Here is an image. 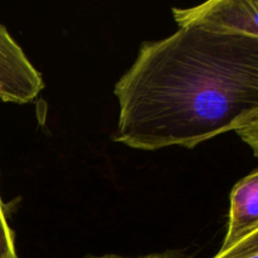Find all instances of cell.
<instances>
[{"mask_svg":"<svg viewBox=\"0 0 258 258\" xmlns=\"http://www.w3.org/2000/svg\"><path fill=\"white\" fill-rule=\"evenodd\" d=\"M44 87L42 75L0 23V100L32 102Z\"/></svg>","mask_w":258,"mask_h":258,"instance_id":"cell-3","label":"cell"},{"mask_svg":"<svg viewBox=\"0 0 258 258\" xmlns=\"http://www.w3.org/2000/svg\"><path fill=\"white\" fill-rule=\"evenodd\" d=\"M254 253H258V229L249 233L248 236L242 238L229 248L219 251L217 254L223 257H242Z\"/></svg>","mask_w":258,"mask_h":258,"instance_id":"cell-6","label":"cell"},{"mask_svg":"<svg viewBox=\"0 0 258 258\" xmlns=\"http://www.w3.org/2000/svg\"><path fill=\"white\" fill-rule=\"evenodd\" d=\"M115 140L140 150L194 148L258 118V38L203 25L145 43L115 86Z\"/></svg>","mask_w":258,"mask_h":258,"instance_id":"cell-1","label":"cell"},{"mask_svg":"<svg viewBox=\"0 0 258 258\" xmlns=\"http://www.w3.org/2000/svg\"><path fill=\"white\" fill-rule=\"evenodd\" d=\"M0 258H19L15 248L14 234L8 223L2 197H0Z\"/></svg>","mask_w":258,"mask_h":258,"instance_id":"cell-5","label":"cell"},{"mask_svg":"<svg viewBox=\"0 0 258 258\" xmlns=\"http://www.w3.org/2000/svg\"><path fill=\"white\" fill-rule=\"evenodd\" d=\"M258 229V169L233 186L227 233L219 251L229 248Z\"/></svg>","mask_w":258,"mask_h":258,"instance_id":"cell-4","label":"cell"},{"mask_svg":"<svg viewBox=\"0 0 258 258\" xmlns=\"http://www.w3.org/2000/svg\"><path fill=\"white\" fill-rule=\"evenodd\" d=\"M103 258H118V257H103ZM144 258H161V257H144Z\"/></svg>","mask_w":258,"mask_h":258,"instance_id":"cell-8","label":"cell"},{"mask_svg":"<svg viewBox=\"0 0 258 258\" xmlns=\"http://www.w3.org/2000/svg\"><path fill=\"white\" fill-rule=\"evenodd\" d=\"M236 133L252 149L253 154L258 158V118Z\"/></svg>","mask_w":258,"mask_h":258,"instance_id":"cell-7","label":"cell"},{"mask_svg":"<svg viewBox=\"0 0 258 258\" xmlns=\"http://www.w3.org/2000/svg\"><path fill=\"white\" fill-rule=\"evenodd\" d=\"M179 27L203 25L221 32L258 38V0H211L188 9H173Z\"/></svg>","mask_w":258,"mask_h":258,"instance_id":"cell-2","label":"cell"}]
</instances>
